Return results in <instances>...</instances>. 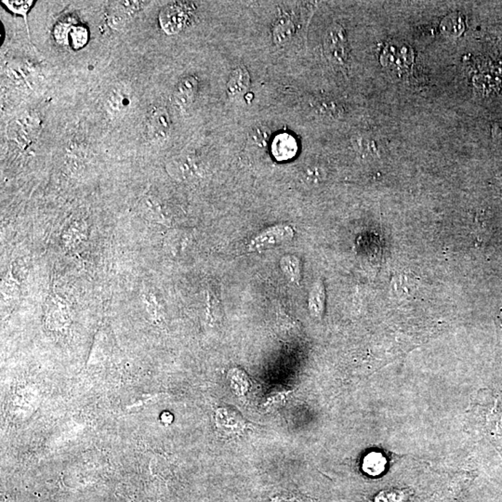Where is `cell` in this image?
<instances>
[{
    "label": "cell",
    "mask_w": 502,
    "mask_h": 502,
    "mask_svg": "<svg viewBox=\"0 0 502 502\" xmlns=\"http://www.w3.org/2000/svg\"><path fill=\"white\" fill-rule=\"evenodd\" d=\"M492 135L494 141L502 145V121L496 123L492 128Z\"/></svg>",
    "instance_id": "cell-22"
},
{
    "label": "cell",
    "mask_w": 502,
    "mask_h": 502,
    "mask_svg": "<svg viewBox=\"0 0 502 502\" xmlns=\"http://www.w3.org/2000/svg\"><path fill=\"white\" fill-rule=\"evenodd\" d=\"M141 2L119 1L113 2L108 10V22L110 28L120 30L124 28L133 16L140 9Z\"/></svg>",
    "instance_id": "cell-6"
},
{
    "label": "cell",
    "mask_w": 502,
    "mask_h": 502,
    "mask_svg": "<svg viewBox=\"0 0 502 502\" xmlns=\"http://www.w3.org/2000/svg\"><path fill=\"white\" fill-rule=\"evenodd\" d=\"M281 265L283 271L287 274L288 279L295 282L300 280L301 269L298 259H296V257H290V256L285 257L281 261Z\"/></svg>",
    "instance_id": "cell-16"
},
{
    "label": "cell",
    "mask_w": 502,
    "mask_h": 502,
    "mask_svg": "<svg viewBox=\"0 0 502 502\" xmlns=\"http://www.w3.org/2000/svg\"><path fill=\"white\" fill-rule=\"evenodd\" d=\"M149 136L157 143H162L169 138L172 130V120L169 112L164 108H156L150 112L148 119Z\"/></svg>",
    "instance_id": "cell-5"
},
{
    "label": "cell",
    "mask_w": 502,
    "mask_h": 502,
    "mask_svg": "<svg viewBox=\"0 0 502 502\" xmlns=\"http://www.w3.org/2000/svg\"><path fill=\"white\" fill-rule=\"evenodd\" d=\"M298 148L297 141L292 135L281 133L274 138L272 152L279 161H287L297 154Z\"/></svg>",
    "instance_id": "cell-9"
},
{
    "label": "cell",
    "mask_w": 502,
    "mask_h": 502,
    "mask_svg": "<svg viewBox=\"0 0 502 502\" xmlns=\"http://www.w3.org/2000/svg\"><path fill=\"white\" fill-rule=\"evenodd\" d=\"M386 459L383 454L379 452H371L365 456L363 461V470L371 476H376L383 474L386 466Z\"/></svg>",
    "instance_id": "cell-13"
},
{
    "label": "cell",
    "mask_w": 502,
    "mask_h": 502,
    "mask_svg": "<svg viewBox=\"0 0 502 502\" xmlns=\"http://www.w3.org/2000/svg\"><path fill=\"white\" fill-rule=\"evenodd\" d=\"M325 291L321 280L314 283L309 293V310L312 317L321 319L325 310Z\"/></svg>",
    "instance_id": "cell-11"
},
{
    "label": "cell",
    "mask_w": 502,
    "mask_h": 502,
    "mask_svg": "<svg viewBox=\"0 0 502 502\" xmlns=\"http://www.w3.org/2000/svg\"><path fill=\"white\" fill-rule=\"evenodd\" d=\"M251 140L257 145L266 144L269 140V130L263 129V128H259V129L253 130Z\"/></svg>",
    "instance_id": "cell-20"
},
{
    "label": "cell",
    "mask_w": 502,
    "mask_h": 502,
    "mask_svg": "<svg viewBox=\"0 0 502 502\" xmlns=\"http://www.w3.org/2000/svg\"><path fill=\"white\" fill-rule=\"evenodd\" d=\"M2 2H3L5 6H6L10 12L15 13V14L22 16V17L25 19L26 26H28V14L31 7L33 6V0H29V1L28 0H25V1H13V0H12V1H7V0H5V1Z\"/></svg>",
    "instance_id": "cell-17"
},
{
    "label": "cell",
    "mask_w": 502,
    "mask_h": 502,
    "mask_svg": "<svg viewBox=\"0 0 502 502\" xmlns=\"http://www.w3.org/2000/svg\"><path fill=\"white\" fill-rule=\"evenodd\" d=\"M294 236L292 227L285 224H279L269 227L257 234L250 243V250H260L263 248L276 247L290 241Z\"/></svg>",
    "instance_id": "cell-4"
},
{
    "label": "cell",
    "mask_w": 502,
    "mask_h": 502,
    "mask_svg": "<svg viewBox=\"0 0 502 502\" xmlns=\"http://www.w3.org/2000/svg\"><path fill=\"white\" fill-rule=\"evenodd\" d=\"M40 121L34 114H21L17 119L10 122L8 134L12 141L22 146H28L33 143L39 134Z\"/></svg>",
    "instance_id": "cell-3"
},
{
    "label": "cell",
    "mask_w": 502,
    "mask_h": 502,
    "mask_svg": "<svg viewBox=\"0 0 502 502\" xmlns=\"http://www.w3.org/2000/svg\"><path fill=\"white\" fill-rule=\"evenodd\" d=\"M197 90H199V80L197 77H187L181 79L173 94L176 106L181 109L188 108L194 103Z\"/></svg>",
    "instance_id": "cell-8"
},
{
    "label": "cell",
    "mask_w": 502,
    "mask_h": 502,
    "mask_svg": "<svg viewBox=\"0 0 502 502\" xmlns=\"http://www.w3.org/2000/svg\"><path fill=\"white\" fill-rule=\"evenodd\" d=\"M312 104L317 113L325 117H337L343 112L340 104L328 97L314 99Z\"/></svg>",
    "instance_id": "cell-14"
},
{
    "label": "cell",
    "mask_w": 502,
    "mask_h": 502,
    "mask_svg": "<svg viewBox=\"0 0 502 502\" xmlns=\"http://www.w3.org/2000/svg\"><path fill=\"white\" fill-rule=\"evenodd\" d=\"M304 177L310 181V183H317L321 178V169L319 167H310L306 170Z\"/></svg>",
    "instance_id": "cell-21"
},
{
    "label": "cell",
    "mask_w": 502,
    "mask_h": 502,
    "mask_svg": "<svg viewBox=\"0 0 502 502\" xmlns=\"http://www.w3.org/2000/svg\"><path fill=\"white\" fill-rule=\"evenodd\" d=\"M354 146L361 154H372L376 149L373 141L362 137L357 139Z\"/></svg>",
    "instance_id": "cell-19"
},
{
    "label": "cell",
    "mask_w": 502,
    "mask_h": 502,
    "mask_svg": "<svg viewBox=\"0 0 502 502\" xmlns=\"http://www.w3.org/2000/svg\"><path fill=\"white\" fill-rule=\"evenodd\" d=\"M250 85V76L245 66L234 69L227 83V94L237 98L247 92Z\"/></svg>",
    "instance_id": "cell-10"
},
{
    "label": "cell",
    "mask_w": 502,
    "mask_h": 502,
    "mask_svg": "<svg viewBox=\"0 0 502 502\" xmlns=\"http://www.w3.org/2000/svg\"><path fill=\"white\" fill-rule=\"evenodd\" d=\"M132 104V93L124 85H117L108 93L106 106L112 116H120L126 113Z\"/></svg>",
    "instance_id": "cell-7"
},
{
    "label": "cell",
    "mask_w": 502,
    "mask_h": 502,
    "mask_svg": "<svg viewBox=\"0 0 502 502\" xmlns=\"http://www.w3.org/2000/svg\"><path fill=\"white\" fill-rule=\"evenodd\" d=\"M325 52L330 61L339 66L346 65L349 59V45L347 34L343 26H331L325 33Z\"/></svg>",
    "instance_id": "cell-2"
},
{
    "label": "cell",
    "mask_w": 502,
    "mask_h": 502,
    "mask_svg": "<svg viewBox=\"0 0 502 502\" xmlns=\"http://www.w3.org/2000/svg\"><path fill=\"white\" fill-rule=\"evenodd\" d=\"M70 44L74 49H80L87 44L88 41V32L87 29L83 28H79L73 29L72 34L70 33Z\"/></svg>",
    "instance_id": "cell-18"
},
{
    "label": "cell",
    "mask_w": 502,
    "mask_h": 502,
    "mask_svg": "<svg viewBox=\"0 0 502 502\" xmlns=\"http://www.w3.org/2000/svg\"><path fill=\"white\" fill-rule=\"evenodd\" d=\"M415 288L416 280L410 274H400L392 279V290L400 297L408 296Z\"/></svg>",
    "instance_id": "cell-15"
},
{
    "label": "cell",
    "mask_w": 502,
    "mask_h": 502,
    "mask_svg": "<svg viewBox=\"0 0 502 502\" xmlns=\"http://www.w3.org/2000/svg\"><path fill=\"white\" fill-rule=\"evenodd\" d=\"M193 12V6L185 2L168 5L160 12V26L168 34H177L185 28Z\"/></svg>",
    "instance_id": "cell-1"
},
{
    "label": "cell",
    "mask_w": 502,
    "mask_h": 502,
    "mask_svg": "<svg viewBox=\"0 0 502 502\" xmlns=\"http://www.w3.org/2000/svg\"><path fill=\"white\" fill-rule=\"evenodd\" d=\"M295 31V25L291 19L288 17L279 18L273 26L274 44L279 45V46L287 44L294 36Z\"/></svg>",
    "instance_id": "cell-12"
}]
</instances>
